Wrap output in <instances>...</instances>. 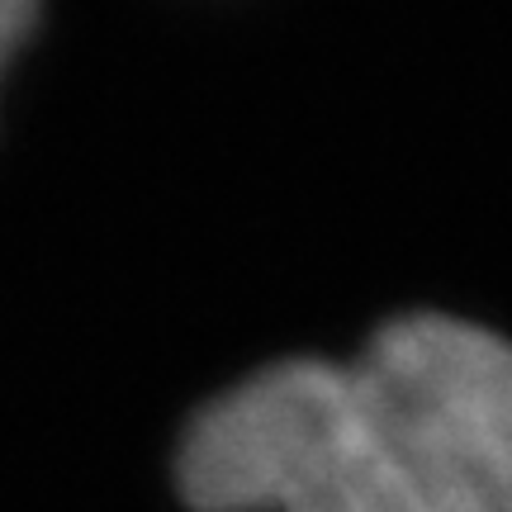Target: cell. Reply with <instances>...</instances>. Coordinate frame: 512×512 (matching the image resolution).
Instances as JSON below:
<instances>
[{
  "label": "cell",
  "instance_id": "3",
  "mask_svg": "<svg viewBox=\"0 0 512 512\" xmlns=\"http://www.w3.org/2000/svg\"><path fill=\"white\" fill-rule=\"evenodd\" d=\"M34 15L38 0H0V72H5L10 53L24 43V34L34 29Z\"/></svg>",
  "mask_w": 512,
  "mask_h": 512
},
{
  "label": "cell",
  "instance_id": "1",
  "mask_svg": "<svg viewBox=\"0 0 512 512\" xmlns=\"http://www.w3.org/2000/svg\"><path fill=\"white\" fill-rule=\"evenodd\" d=\"M190 512H494L356 366L285 361L185 427Z\"/></svg>",
  "mask_w": 512,
  "mask_h": 512
},
{
  "label": "cell",
  "instance_id": "2",
  "mask_svg": "<svg viewBox=\"0 0 512 512\" xmlns=\"http://www.w3.org/2000/svg\"><path fill=\"white\" fill-rule=\"evenodd\" d=\"M361 380L494 512H512V342L451 313L384 323Z\"/></svg>",
  "mask_w": 512,
  "mask_h": 512
}]
</instances>
